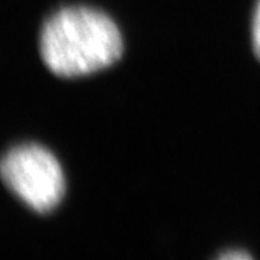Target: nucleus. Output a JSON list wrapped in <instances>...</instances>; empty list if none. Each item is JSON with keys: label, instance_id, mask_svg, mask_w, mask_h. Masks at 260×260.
Masks as SVG:
<instances>
[{"label": "nucleus", "instance_id": "obj_2", "mask_svg": "<svg viewBox=\"0 0 260 260\" xmlns=\"http://www.w3.org/2000/svg\"><path fill=\"white\" fill-rule=\"evenodd\" d=\"M2 178L11 191L40 214L55 209L65 191L60 164L39 145L11 149L2 161Z\"/></svg>", "mask_w": 260, "mask_h": 260}, {"label": "nucleus", "instance_id": "obj_4", "mask_svg": "<svg viewBox=\"0 0 260 260\" xmlns=\"http://www.w3.org/2000/svg\"><path fill=\"white\" fill-rule=\"evenodd\" d=\"M219 259L222 260H248L251 259V255H248L247 252H243V251H235V252H233V251H230V252H226V253H222L219 256Z\"/></svg>", "mask_w": 260, "mask_h": 260}, {"label": "nucleus", "instance_id": "obj_1", "mask_svg": "<svg viewBox=\"0 0 260 260\" xmlns=\"http://www.w3.org/2000/svg\"><path fill=\"white\" fill-rule=\"evenodd\" d=\"M122 38L108 15L88 7L57 11L41 29L40 52L52 73L61 77L89 75L122 55Z\"/></svg>", "mask_w": 260, "mask_h": 260}, {"label": "nucleus", "instance_id": "obj_3", "mask_svg": "<svg viewBox=\"0 0 260 260\" xmlns=\"http://www.w3.org/2000/svg\"><path fill=\"white\" fill-rule=\"evenodd\" d=\"M252 43H253V51H255L257 57L260 58V0L257 2V7H256V11H255V16H253Z\"/></svg>", "mask_w": 260, "mask_h": 260}]
</instances>
